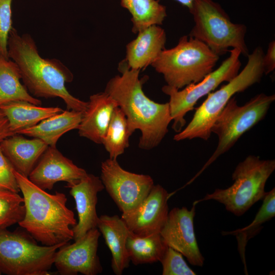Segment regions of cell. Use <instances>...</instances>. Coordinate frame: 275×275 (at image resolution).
Listing matches in <instances>:
<instances>
[{
	"label": "cell",
	"instance_id": "cell-1",
	"mask_svg": "<svg viewBox=\"0 0 275 275\" xmlns=\"http://www.w3.org/2000/svg\"><path fill=\"white\" fill-rule=\"evenodd\" d=\"M121 74L107 82L104 92L116 102L125 114L130 132L141 131L138 146L151 150L161 142L172 121L168 102L159 103L148 98L143 90L140 70L129 68L125 61L118 68Z\"/></svg>",
	"mask_w": 275,
	"mask_h": 275
},
{
	"label": "cell",
	"instance_id": "cell-2",
	"mask_svg": "<svg viewBox=\"0 0 275 275\" xmlns=\"http://www.w3.org/2000/svg\"><path fill=\"white\" fill-rule=\"evenodd\" d=\"M8 52L9 59L19 69L24 86L34 97H59L64 101L67 109L85 111L88 102L72 96L65 86L66 82L73 80L72 72L59 60L42 58L30 35H20L12 28L8 37Z\"/></svg>",
	"mask_w": 275,
	"mask_h": 275
},
{
	"label": "cell",
	"instance_id": "cell-3",
	"mask_svg": "<svg viewBox=\"0 0 275 275\" xmlns=\"http://www.w3.org/2000/svg\"><path fill=\"white\" fill-rule=\"evenodd\" d=\"M14 173L25 206V214L19 225L44 245L67 243L73 239L71 227L77 222L66 206V195L58 191L49 194L15 170Z\"/></svg>",
	"mask_w": 275,
	"mask_h": 275
},
{
	"label": "cell",
	"instance_id": "cell-4",
	"mask_svg": "<svg viewBox=\"0 0 275 275\" xmlns=\"http://www.w3.org/2000/svg\"><path fill=\"white\" fill-rule=\"evenodd\" d=\"M264 54L260 46L249 54L247 63L240 72L219 89L207 95L205 101L196 108L191 120L184 129L174 135V140L199 138L207 141L213 123L229 100L235 94L243 92L261 80L264 74Z\"/></svg>",
	"mask_w": 275,
	"mask_h": 275
},
{
	"label": "cell",
	"instance_id": "cell-5",
	"mask_svg": "<svg viewBox=\"0 0 275 275\" xmlns=\"http://www.w3.org/2000/svg\"><path fill=\"white\" fill-rule=\"evenodd\" d=\"M219 58L203 42L184 35L175 46L164 48L151 66L167 85L180 90L201 80L213 70Z\"/></svg>",
	"mask_w": 275,
	"mask_h": 275
},
{
	"label": "cell",
	"instance_id": "cell-6",
	"mask_svg": "<svg viewBox=\"0 0 275 275\" xmlns=\"http://www.w3.org/2000/svg\"><path fill=\"white\" fill-rule=\"evenodd\" d=\"M189 11L195 23L189 36L203 42L219 57L229 51V48L238 49L248 57L246 26L232 22L218 3L213 0H194Z\"/></svg>",
	"mask_w": 275,
	"mask_h": 275
},
{
	"label": "cell",
	"instance_id": "cell-7",
	"mask_svg": "<svg viewBox=\"0 0 275 275\" xmlns=\"http://www.w3.org/2000/svg\"><path fill=\"white\" fill-rule=\"evenodd\" d=\"M275 169L274 159H260L250 155L239 162L232 175L233 184L225 189H216L207 194L203 201L214 200L226 209L240 216L255 203L262 200L267 192L265 186Z\"/></svg>",
	"mask_w": 275,
	"mask_h": 275
},
{
	"label": "cell",
	"instance_id": "cell-8",
	"mask_svg": "<svg viewBox=\"0 0 275 275\" xmlns=\"http://www.w3.org/2000/svg\"><path fill=\"white\" fill-rule=\"evenodd\" d=\"M275 95L260 93L239 106L235 96L228 102L213 123L211 132L218 136L217 146L193 181L219 156L228 151L246 132L262 120L267 114Z\"/></svg>",
	"mask_w": 275,
	"mask_h": 275
},
{
	"label": "cell",
	"instance_id": "cell-9",
	"mask_svg": "<svg viewBox=\"0 0 275 275\" xmlns=\"http://www.w3.org/2000/svg\"><path fill=\"white\" fill-rule=\"evenodd\" d=\"M66 243L40 245L28 232L0 230V271L8 275H47L58 250Z\"/></svg>",
	"mask_w": 275,
	"mask_h": 275
},
{
	"label": "cell",
	"instance_id": "cell-10",
	"mask_svg": "<svg viewBox=\"0 0 275 275\" xmlns=\"http://www.w3.org/2000/svg\"><path fill=\"white\" fill-rule=\"evenodd\" d=\"M229 57L215 70L206 75L200 81L189 84L182 90L169 85L162 87V91L170 97V115L173 124L172 128L177 133L182 130L186 124L185 115L194 108L202 97L214 90L223 82H228L239 73L241 63V52L236 49L229 50Z\"/></svg>",
	"mask_w": 275,
	"mask_h": 275
},
{
	"label": "cell",
	"instance_id": "cell-11",
	"mask_svg": "<svg viewBox=\"0 0 275 275\" xmlns=\"http://www.w3.org/2000/svg\"><path fill=\"white\" fill-rule=\"evenodd\" d=\"M100 179L122 213L138 206L154 185L150 176L125 170L117 159L109 158L101 163Z\"/></svg>",
	"mask_w": 275,
	"mask_h": 275
},
{
	"label": "cell",
	"instance_id": "cell-12",
	"mask_svg": "<svg viewBox=\"0 0 275 275\" xmlns=\"http://www.w3.org/2000/svg\"><path fill=\"white\" fill-rule=\"evenodd\" d=\"M100 232L97 228L88 231L72 244L63 245L57 251L53 264L62 275H96L102 271L97 255Z\"/></svg>",
	"mask_w": 275,
	"mask_h": 275
},
{
	"label": "cell",
	"instance_id": "cell-13",
	"mask_svg": "<svg viewBox=\"0 0 275 275\" xmlns=\"http://www.w3.org/2000/svg\"><path fill=\"white\" fill-rule=\"evenodd\" d=\"M169 194L160 185H154L148 195L135 208L122 213L121 219L129 231L146 236L160 233L168 217Z\"/></svg>",
	"mask_w": 275,
	"mask_h": 275
},
{
	"label": "cell",
	"instance_id": "cell-14",
	"mask_svg": "<svg viewBox=\"0 0 275 275\" xmlns=\"http://www.w3.org/2000/svg\"><path fill=\"white\" fill-rule=\"evenodd\" d=\"M195 207H175L169 212L160 234L168 246L180 253L194 266H202L204 258L201 254L194 227Z\"/></svg>",
	"mask_w": 275,
	"mask_h": 275
},
{
	"label": "cell",
	"instance_id": "cell-15",
	"mask_svg": "<svg viewBox=\"0 0 275 275\" xmlns=\"http://www.w3.org/2000/svg\"><path fill=\"white\" fill-rule=\"evenodd\" d=\"M87 174L85 170L64 156L56 147L48 146L28 178L42 189L51 190L59 181L73 183Z\"/></svg>",
	"mask_w": 275,
	"mask_h": 275
},
{
	"label": "cell",
	"instance_id": "cell-16",
	"mask_svg": "<svg viewBox=\"0 0 275 275\" xmlns=\"http://www.w3.org/2000/svg\"><path fill=\"white\" fill-rule=\"evenodd\" d=\"M66 187L70 189V194L75 200L78 214V223L72 228L75 240L90 230L97 228V195L104 187L101 179L92 174H87L76 182L67 183Z\"/></svg>",
	"mask_w": 275,
	"mask_h": 275
},
{
	"label": "cell",
	"instance_id": "cell-17",
	"mask_svg": "<svg viewBox=\"0 0 275 275\" xmlns=\"http://www.w3.org/2000/svg\"><path fill=\"white\" fill-rule=\"evenodd\" d=\"M88 106L82 113L78 133L98 144H102L115 109L116 102L106 92L90 96Z\"/></svg>",
	"mask_w": 275,
	"mask_h": 275
},
{
	"label": "cell",
	"instance_id": "cell-18",
	"mask_svg": "<svg viewBox=\"0 0 275 275\" xmlns=\"http://www.w3.org/2000/svg\"><path fill=\"white\" fill-rule=\"evenodd\" d=\"M166 40V33L158 25L139 32L136 38L126 45L125 61L128 67L141 70L151 65L165 48Z\"/></svg>",
	"mask_w": 275,
	"mask_h": 275
},
{
	"label": "cell",
	"instance_id": "cell-19",
	"mask_svg": "<svg viewBox=\"0 0 275 275\" xmlns=\"http://www.w3.org/2000/svg\"><path fill=\"white\" fill-rule=\"evenodd\" d=\"M0 146L14 170L27 177L48 146L40 139H29L18 134L4 139Z\"/></svg>",
	"mask_w": 275,
	"mask_h": 275
},
{
	"label": "cell",
	"instance_id": "cell-20",
	"mask_svg": "<svg viewBox=\"0 0 275 275\" xmlns=\"http://www.w3.org/2000/svg\"><path fill=\"white\" fill-rule=\"evenodd\" d=\"M97 228L103 235L112 255L111 266L114 273L122 274L129 265L130 259L126 249L129 230L117 215H101L98 217Z\"/></svg>",
	"mask_w": 275,
	"mask_h": 275
},
{
	"label": "cell",
	"instance_id": "cell-21",
	"mask_svg": "<svg viewBox=\"0 0 275 275\" xmlns=\"http://www.w3.org/2000/svg\"><path fill=\"white\" fill-rule=\"evenodd\" d=\"M82 113L74 110H64L36 125L19 131L16 134L37 138L48 146L56 147L58 141L63 134L78 128Z\"/></svg>",
	"mask_w": 275,
	"mask_h": 275
},
{
	"label": "cell",
	"instance_id": "cell-22",
	"mask_svg": "<svg viewBox=\"0 0 275 275\" xmlns=\"http://www.w3.org/2000/svg\"><path fill=\"white\" fill-rule=\"evenodd\" d=\"M0 109L6 117L15 134L64 111L59 107H44L23 101L3 104L0 105Z\"/></svg>",
	"mask_w": 275,
	"mask_h": 275
},
{
	"label": "cell",
	"instance_id": "cell-23",
	"mask_svg": "<svg viewBox=\"0 0 275 275\" xmlns=\"http://www.w3.org/2000/svg\"><path fill=\"white\" fill-rule=\"evenodd\" d=\"M17 65L0 54V105L12 101H23L41 105L40 100L32 96L20 82Z\"/></svg>",
	"mask_w": 275,
	"mask_h": 275
},
{
	"label": "cell",
	"instance_id": "cell-24",
	"mask_svg": "<svg viewBox=\"0 0 275 275\" xmlns=\"http://www.w3.org/2000/svg\"><path fill=\"white\" fill-rule=\"evenodd\" d=\"M126 246L130 261L135 265L160 262L168 247L160 233L140 236L130 232Z\"/></svg>",
	"mask_w": 275,
	"mask_h": 275
},
{
	"label": "cell",
	"instance_id": "cell-25",
	"mask_svg": "<svg viewBox=\"0 0 275 275\" xmlns=\"http://www.w3.org/2000/svg\"><path fill=\"white\" fill-rule=\"evenodd\" d=\"M121 5L131 14L134 33L162 24L167 16L166 7L156 0H121Z\"/></svg>",
	"mask_w": 275,
	"mask_h": 275
},
{
	"label": "cell",
	"instance_id": "cell-26",
	"mask_svg": "<svg viewBox=\"0 0 275 275\" xmlns=\"http://www.w3.org/2000/svg\"><path fill=\"white\" fill-rule=\"evenodd\" d=\"M130 132L127 118L118 106L112 115L102 144L109 158L117 159L129 147Z\"/></svg>",
	"mask_w": 275,
	"mask_h": 275
},
{
	"label": "cell",
	"instance_id": "cell-27",
	"mask_svg": "<svg viewBox=\"0 0 275 275\" xmlns=\"http://www.w3.org/2000/svg\"><path fill=\"white\" fill-rule=\"evenodd\" d=\"M263 203L253 222L246 227L231 232H223V235L236 236L238 242V250L244 256V248L248 240L257 235L263 228L262 224L275 216V188L267 192Z\"/></svg>",
	"mask_w": 275,
	"mask_h": 275
},
{
	"label": "cell",
	"instance_id": "cell-28",
	"mask_svg": "<svg viewBox=\"0 0 275 275\" xmlns=\"http://www.w3.org/2000/svg\"><path fill=\"white\" fill-rule=\"evenodd\" d=\"M24 214L23 197L18 193L0 189V230L18 224Z\"/></svg>",
	"mask_w": 275,
	"mask_h": 275
},
{
	"label": "cell",
	"instance_id": "cell-29",
	"mask_svg": "<svg viewBox=\"0 0 275 275\" xmlns=\"http://www.w3.org/2000/svg\"><path fill=\"white\" fill-rule=\"evenodd\" d=\"M160 262L162 267V275L196 274L184 261L183 255L170 247H168Z\"/></svg>",
	"mask_w": 275,
	"mask_h": 275
},
{
	"label": "cell",
	"instance_id": "cell-30",
	"mask_svg": "<svg viewBox=\"0 0 275 275\" xmlns=\"http://www.w3.org/2000/svg\"><path fill=\"white\" fill-rule=\"evenodd\" d=\"M12 0H0V54L9 59L8 40L12 26Z\"/></svg>",
	"mask_w": 275,
	"mask_h": 275
},
{
	"label": "cell",
	"instance_id": "cell-31",
	"mask_svg": "<svg viewBox=\"0 0 275 275\" xmlns=\"http://www.w3.org/2000/svg\"><path fill=\"white\" fill-rule=\"evenodd\" d=\"M14 169L3 153L0 146V189L18 193L20 191Z\"/></svg>",
	"mask_w": 275,
	"mask_h": 275
},
{
	"label": "cell",
	"instance_id": "cell-32",
	"mask_svg": "<svg viewBox=\"0 0 275 275\" xmlns=\"http://www.w3.org/2000/svg\"><path fill=\"white\" fill-rule=\"evenodd\" d=\"M264 74L267 75L275 69V41L272 40L268 44L267 49L263 58Z\"/></svg>",
	"mask_w": 275,
	"mask_h": 275
},
{
	"label": "cell",
	"instance_id": "cell-33",
	"mask_svg": "<svg viewBox=\"0 0 275 275\" xmlns=\"http://www.w3.org/2000/svg\"><path fill=\"white\" fill-rule=\"evenodd\" d=\"M15 134L11 130L8 119L0 109V143L7 138Z\"/></svg>",
	"mask_w": 275,
	"mask_h": 275
},
{
	"label": "cell",
	"instance_id": "cell-34",
	"mask_svg": "<svg viewBox=\"0 0 275 275\" xmlns=\"http://www.w3.org/2000/svg\"><path fill=\"white\" fill-rule=\"evenodd\" d=\"M181 4L182 6L187 7L190 10L192 7L194 0H175Z\"/></svg>",
	"mask_w": 275,
	"mask_h": 275
},
{
	"label": "cell",
	"instance_id": "cell-35",
	"mask_svg": "<svg viewBox=\"0 0 275 275\" xmlns=\"http://www.w3.org/2000/svg\"><path fill=\"white\" fill-rule=\"evenodd\" d=\"M2 274V273H1V271H0V274Z\"/></svg>",
	"mask_w": 275,
	"mask_h": 275
}]
</instances>
